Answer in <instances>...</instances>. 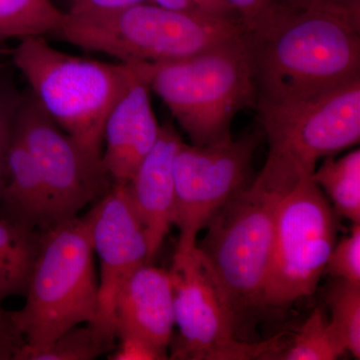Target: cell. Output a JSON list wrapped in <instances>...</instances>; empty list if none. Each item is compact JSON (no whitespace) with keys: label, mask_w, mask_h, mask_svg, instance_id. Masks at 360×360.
Instances as JSON below:
<instances>
[{"label":"cell","mask_w":360,"mask_h":360,"mask_svg":"<svg viewBox=\"0 0 360 360\" xmlns=\"http://www.w3.org/2000/svg\"><path fill=\"white\" fill-rule=\"evenodd\" d=\"M245 39L255 108L307 101L360 77V25L336 14L281 7Z\"/></svg>","instance_id":"obj_1"},{"label":"cell","mask_w":360,"mask_h":360,"mask_svg":"<svg viewBox=\"0 0 360 360\" xmlns=\"http://www.w3.org/2000/svg\"><path fill=\"white\" fill-rule=\"evenodd\" d=\"M303 170L291 156L269 150L259 174L212 215L196 243L236 316L262 307L277 207Z\"/></svg>","instance_id":"obj_2"},{"label":"cell","mask_w":360,"mask_h":360,"mask_svg":"<svg viewBox=\"0 0 360 360\" xmlns=\"http://www.w3.org/2000/svg\"><path fill=\"white\" fill-rule=\"evenodd\" d=\"M91 210L41 231L26 302L11 317L25 345L13 360L49 347L68 329L96 319L98 305Z\"/></svg>","instance_id":"obj_3"},{"label":"cell","mask_w":360,"mask_h":360,"mask_svg":"<svg viewBox=\"0 0 360 360\" xmlns=\"http://www.w3.org/2000/svg\"><path fill=\"white\" fill-rule=\"evenodd\" d=\"M245 34L179 60L127 63L160 97L194 146L231 139L234 116L255 108L257 90Z\"/></svg>","instance_id":"obj_4"},{"label":"cell","mask_w":360,"mask_h":360,"mask_svg":"<svg viewBox=\"0 0 360 360\" xmlns=\"http://www.w3.org/2000/svg\"><path fill=\"white\" fill-rule=\"evenodd\" d=\"M13 58L42 110L103 165L104 124L134 75L131 66L70 56L44 37L20 40Z\"/></svg>","instance_id":"obj_5"},{"label":"cell","mask_w":360,"mask_h":360,"mask_svg":"<svg viewBox=\"0 0 360 360\" xmlns=\"http://www.w3.org/2000/svg\"><path fill=\"white\" fill-rule=\"evenodd\" d=\"M239 20L170 11L144 2L108 15L78 18L65 13L56 34L86 51L122 63H160L189 58L243 37Z\"/></svg>","instance_id":"obj_6"},{"label":"cell","mask_w":360,"mask_h":360,"mask_svg":"<svg viewBox=\"0 0 360 360\" xmlns=\"http://www.w3.org/2000/svg\"><path fill=\"white\" fill-rule=\"evenodd\" d=\"M335 213L312 174L303 170L277 207L262 307L311 295L335 248Z\"/></svg>","instance_id":"obj_7"},{"label":"cell","mask_w":360,"mask_h":360,"mask_svg":"<svg viewBox=\"0 0 360 360\" xmlns=\"http://www.w3.org/2000/svg\"><path fill=\"white\" fill-rule=\"evenodd\" d=\"M179 336L172 359L248 360L276 354L281 335L250 343L236 335V314L205 255L198 248L175 252L168 270Z\"/></svg>","instance_id":"obj_8"},{"label":"cell","mask_w":360,"mask_h":360,"mask_svg":"<svg viewBox=\"0 0 360 360\" xmlns=\"http://www.w3.org/2000/svg\"><path fill=\"white\" fill-rule=\"evenodd\" d=\"M262 137L255 130L236 141L231 137L208 146L182 142L174 167V224L179 229L175 252L193 250L212 215L250 184L253 156Z\"/></svg>","instance_id":"obj_9"},{"label":"cell","mask_w":360,"mask_h":360,"mask_svg":"<svg viewBox=\"0 0 360 360\" xmlns=\"http://www.w3.org/2000/svg\"><path fill=\"white\" fill-rule=\"evenodd\" d=\"M14 130L39 170L46 193L51 227L77 217L112 184L103 165L91 160L46 115L30 91L23 92Z\"/></svg>","instance_id":"obj_10"},{"label":"cell","mask_w":360,"mask_h":360,"mask_svg":"<svg viewBox=\"0 0 360 360\" xmlns=\"http://www.w3.org/2000/svg\"><path fill=\"white\" fill-rule=\"evenodd\" d=\"M257 110L269 150L314 174L317 161L359 142L360 77L307 101Z\"/></svg>","instance_id":"obj_11"},{"label":"cell","mask_w":360,"mask_h":360,"mask_svg":"<svg viewBox=\"0 0 360 360\" xmlns=\"http://www.w3.org/2000/svg\"><path fill=\"white\" fill-rule=\"evenodd\" d=\"M91 213L92 245L101 260L98 305L91 322L116 335V295L135 270L150 262L148 236L132 205L129 184H111Z\"/></svg>","instance_id":"obj_12"},{"label":"cell","mask_w":360,"mask_h":360,"mask_svg":"<svg viewBox=\"0 0 360 360\" xmlns=\"http://www.w3.org/2000/svg\"><path fill=\"white\" fill-rule=\"evenodd\" d=\"M132 70L134 75L129 84L111 108L104 124L105 148L101 161L112 184H129L141 161L155 146L160 131L148 82L134 68Z\"/></svg>","instance_id":"obj_13"},{"label":"cell","mask_w":360,"mask_h":360,"mask_svg":"<svg viewBox=\"0 0 360 360\" xmlns=\"http://www.w3.org/2000/svg\"><path fill=\"white\" fill-rule=\"evenodd\" d=\"M182 142L170 125L160 127L155 146L127 184L132 205L148 236L150 260L174 224V160Z\"/></svg>","instance_id":"obj_14"},{"label":"cell","mask_w":360,"mask_h":360,"mask_svg":"<svg viewBox=\"0 0 360 360\" xmlns=\"http://www.w3.org/2000/svg\"><path fill=\"white\" fill-rule=\"evenodd\" d=\"M115 321L116 338L131 333L167 348L175 326L169 271L149 264L135 270L116 295Z\"/></svg>","instance_id":"obj_15"},{"label":"cell","mask_w":360,"mask_h":360,"mask_svg":"<svg viewBox=\"0 0 360 360\" xmlns=\"http://www.w3.org/2000/svg\"><path fill=\"white\" fill-rule=\"evenodd\" d=\"M41 232L0 217V302L25 295L40 248Z\"/></svg>","instance_id":"obj_16"},{"label":"cell","mask_w":360,"mask_h":360,"mask_svg":"<svg viewBox=\"0 0 360 360\" xmlns=\"http://www.w3.org/2000/svg\"><path fill=\"white\" fill-rule=\"evenodd\" d=\"M65 18L51 0H0V44L56 33Z\"/></svg>","instance_id":"obj_17"},{"label":"cell","mask_w":360,"mask_h":360,"mask_svg":"<svg viewBox=\"0 0 360 360\" xmlns=\"http://www.w3.org/2000/svg\"><path fill=\"white\" fill-rule=\"evenodd\" d=\"M315 184L326 191L338 214L360 222V149H354L340 160L326 158L312 174Z\"/></svg>","instance_id":"obj_18"},{"label":"cell","mask_w":360,"mask_h":360,"mask_svg":"<svg viewBox=\"0 0 360 360\" xmlns=\"http://www.w3.org/2000/svg\"><path fill=\"white\" fill-rule=\"evenodd\" d=\"M116 335L87 322L75 326L56 338L49 347L25 355L23 360H92L112 352L116 347Z\"/></svg>","instance_id":"obj_19"},{"label":"cell","mask_w":360,"mask_h":360,"mask_svg":"<svg viewBox=\"0 0 360 360\" xmlns=\"http://www.w3.org/2000/svg\"><path fill=\"white\" fill-rule=\"evenodd\" d=\"M347 352L342 341L329 324L321 307H315L309 319L302 324L292 345L277 359L284 360H335Z\"/></svg>","instance_id":"obj_20"},{"label":"cell","mask_w":360,"mask_h":360,"mask_svg":"<svg viewBox=\"0 0 360 360\" xmlns=\"http://www.w3.org/2000/svg\"><path fill=\"white\" fill-rule=\"evenodd\" d=\"M331 311V328L342 341L347 352L360 359V284L338 279L326 295Z\"/></svg>","instance_id":"obj_21"},{"label":"cell","mask_w":360,"mask_h":360,"mask_svg":"<svg viewBox=\"0 0 360 360\" xmlns=\"http://www.w3.org/2000/svg\"><path fill=\"white\" fill-rule=\"evenodd\" d=\"M11 77L0 72V198L6 179V153L13 134L14 120L22 99Z\"/></svg>","instance_id":"obj_22"},{"label":"cell","mask_w":360,"mask_h":360,"mask_svg":"<svg viewBox=\"0 0 360 360\" xmlns=\"http://www.w3.org/2000/svg\"><path fill=\"white\" fill-rule=\"evenodd\" d=\"M324 271L340 281L360 284V222L354 224L350 233L333 248Z\"/></svg>","instance_id":"obj_23"},{"label":"cell","mask_w":360,"mask_h":360,"mask_svg":"<svg viewBox=\"0 0 360 360\" xmlns=\"http://www.w3.org/2000/svg\"><path fill=\"white\" fill-rule=\"evenodd\" d=\"M236 11L246 32H255L269 22L281 6L277 0H224Z\"/></svg>","instance_id":"obj_24"},{"label":"cell","mask_w":360,"mask_h":360,"mask_svg":"<svg viewBox=\"0 0 360 360\" xmlns=\"http://www.w3.org/2000/svg\"><path fill=\"white\" fill-rule=\"evenodd\" d=\"M118 347L110 354L112 360H161L167 359V348L158 347L155 343L131 333H120Z\"/></svg>","instance_id":"obj_25"},{"label":"cell","mask_w":360,"mask_h":360,"mask_svg":"<svg viewBox=\"0 0 360 360\" xmlns=\"http://www.w3.org/2000/svg\"><path fill=\"white\" fill-rule=\"evenodd\" d=\"M277 4L295 11H326L360 25V0H277Z\"/></svg>","instance_id":"obj_26"},{"label":"cell","mask_w":360,"mask_h":360,"mask_svg":"<svg viewBox=\"0 0 360 360\" xmlns=\"http://www.w3.org/2000/svg\"><path fill=\"white\" fill-rule=\"evenodd\" d=\"M149 2L170 11L229 18L241 22L236 11L224 0H149Z\"/></svg>","instance_id":"obj_27"},{"label":"cell","mask_w":360,"mask_h":360,"mask_svg":"<svg viewBox=\"0 0 360 360\" xmlns=\"http://www.w3.org/2000/svg\"><path fill=\"white\" fill-rule=\"evenodd\" d=\"M149 0H71L68 15L94 18L125 11Z\"/></svg>","instance_id":"obj_28"},{"label":"cell","mask_w":360,"mask_h":360,"mask_svg":"<svg viewBox=\"0 0 360 360\" xmlns=\"http://www.w3.org/2000/svg\"><path fill=\"white\" fill-rule=\"evenodd\" d=\"M25 343L14 324L11 311L4 309L0 302V360H13Z\"/></svg>","instance_id":"obj_29"},{"label":"cell","mask_w":360,"mask_h":360,"mask_svg":"<svg viewBox=\"0 0 360 360\" xmlns=\"http://www.w3.org/2000/svg\"><path fill=\"white\" fill-rule=\"evenodd\" d=\"M1 71H2V65H0V72H1Z\"/></svg>","instance_id":"obj_30"}]
</instances>
